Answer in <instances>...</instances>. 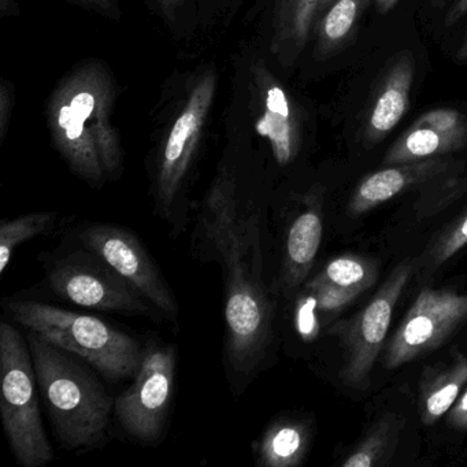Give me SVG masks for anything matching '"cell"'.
I'll use <instances>...</instances> for the list:
<instances>
[{"mask_svg":"<svg viewBox=\"0 0 467 467\" xmlns=\"http://www.w3.org/2000/svg\"><path fill=\"white\" fill-rule=\"evenodd\" d=\"M466 322L467 292L423 288L385 347V368L393 370L431 354Z\"/></svg>","mask_w":467,"mask_h":467,"instance_id":"obj_8","label":"cell"},{"mask_svg":"<svg viewBox=\"0 0 467 467\" xmlns=\"http://www.w3.org/2000/svg\"><path fill=\"white\" fill-rule=\"evenodd\" d=\"M26 340L37 384L61 444L67 450L102 444L116 400L73 354L32 330H28Z\"/></svg>","mask_w":467,"mask_h":467,"instance_id":"obj_3","label":"cell"},{"mask_svg":"<svg viewBox=\"0 0 467 467\" xmlns=\"http://www.w3.org/2000/svg\"><path fill=\"white\" fill-rule=\"evenodd\" d=\"M6 307L16 322L78 355L108 381L135 377L140 368V344L98 317L29 300H10Z\"/></svg>","mask_w":467,"mask_h":467,"instance_id":"obj_4","label":"cell"},{"mask_svg":"<svg viewBox=\"0 0 467 467\" xmlns=\"http://www.w3.org/2000/svg\"><path fill=\"white\" fill-rule=\"evenodd\" d=\"M456 162L431 158L420 162L387 166L366 176L358 184L348 202V214L359 217L376 207L392 201L401 193L420 188L455 168Z\"/></svg>","mask_w":467,"mask_h":467,"instance_id":"obj_13","label":"cell"},{"mask_svg":"<svg viewBox=\"0 0 467 467\" xmlns=\"http://www.w3.org/2000/svg\"><path fill=\"white\" fill-rule=\"evenodd\" d=\"M176 349L151 344L144 349L135 381L114 401V414L133 439L154 442L162 436L176 387Z\"/></svg>","mask_w":467,"mask_h":467,"instance_id":"obj_9","label":"cell"},{"mask_svg":"<svg viewBox=\"0 0 467 467\" xmlns=\"http://www.w3.org/2000/svg\"><path fill=\"white\" fill-rule=\"evenodd\" d=\"M114 87L100 65H86L61 84L48 108L54 144L72 171L95 187L113 179L122 166V149L113 125Z\"/></svg>","mask_w":467,"mask_h":467,"instance_id":"obj_2","label":"cell"},{"mask_svg":"<svg viewBox=\"0 0 467 467\" xmlns=\"http://www.w3.org/2000/svg\"><path fill=\"white\" fill-rule=\"evenodd\" d=\"M15 92H13L12 87L7 81H4L2 84V89H0V135L2 139L5 138L7 132V125H9L10 111L13 109V103H15Z\"/></svg>","mask_w":467,"mask_h":467,"instance_id":"obj_29","label":"cell"},{"mask_svg":"<svg viewBox=\"0 0 467 467\" xmlns=\"http://www.w3.org/2000/svg\"><path fill=\"white\" fill-rule=\"evenodd\" d=\"M56 213H31L0 225V273L6 272L18 245L53 228Z\"/></svg>","mask_w":467,"mask_h":467,"instance_id":"obj_23","label":"cell"},{"mask_svg":"<svg viewBox=\"0 0 467 467\" xmlns=\"http://www.w3.org/2000/svg\"><path fill=\"white\" fill-rule=\"evenodd\" d=\"M157 2L160 4L163 15L171 21L176 20L180 7L184 5V0H157Z\"/></svg>","mask_w":467,"mask_h":467,"instance_id":"obj_32","label":"cell"},{"mask_svg":"<svg viewBox=\"0 0 467 467\" xmlns=\"http://www.w3.org/2000/svg\"><path fill=\"white\" fill-rule=\"evenodd\" d=\"M201 226L225 275L229 366L240 376H250L272 341L273 305L264 283L258 217L243 206L232 177L221 176L213 185Z\"/></svg>","mask_w":467,"mask_h":467,"instance_id":"obj_1","label":"cell"},{"mask_svg":"<svg viewBox=\"0 0 467 467\" xmlns=\"http://www.w3.org/2000/svg\"><path fill=\"white\" fill-rule=\"evenodd\" d=\"M414 57L409 51L399 54L390 65L374 98L365 122L363 139L366 146L384 140L388 133L406 116L410 108V94L414 83Z\"/></svg>","mask_w":467,"mask_h":467,"instance_id":"obj_15","label":"cell"},{"mask_svg":"<svg viewBox=\"0 0 467 467\" xmlns=\"http://www.w3.org/2000/svg\"><path fill=\"white\" fill-rule=\"evenodd\" d=\"M327 0H275L270 50L289 67L299 58L307 45L317 16Z\"/></svg>","mask_w":467,"mask_h":467,"instance_id":"obj_16","label":"cell"},{"mask_svg":"<svg viewBox=\"0 0 467 467\" xmlns=\"http://www.w3.org/2000/svg\"><path fill=\"white\" fill-rule=\"evenodd\" d=\"M374 2H376L377 10L381 15H385V13L390 12L396 6L399 0H374Z\"/></svg>","mask_w":467,"mask_h":467,"instance_id":"obj_33","label":"cell"},{"mask_svg":"<svg viewBox=\"0 0 467 467\" xmlns=\"http://www.w3.org/2000/svg\"><path fill=\"white\" fill-rule=\"evenodd\" d=\"M441 2H444V0H431V4L433 5H440Z\"/></svg>","mask_w":467,"mask_h":467,"instance_id":"obj_36","label":"cell"},{"mask_svg":"<svg viewBox=\"0 0 467 467\" xmlns=\"http://www.w3.org/2000/svg\"><path fill=\"white\" fill-rule=\"evenodd\" d=\"M306 289L313 294L319 317L337 316L363 294L357 289L341 288L327 283H307Z\"/></svg>","mask_w":467,"mask_h":467,"instance_id":"obj_26","label":"cell"},{"mask_svg":"<svg viewBox=\"0 0 467 467\" xmlns=\"http://www.w3.org/2000/svg\"><path fill=\"white\" fill-rule=\"evenodd\" d=\"M467 245V212L461 217L450 223L447 228L442 229L436 239L429 244L420 259V272L425 275L439 270L442 265L447 264L452 256H455L462 248ZM417 266V267H418Z\"/></svg>","mask_w":467,"mask_h":467,"instance_id":"obj_25","label":"cell"},{"mask_svg":"<svg viewBox=\"0 0 467 467\" xmlns=\"http://www.w3.org/2000/svg\"><path fill=\"white\" fill-rule=\"evenodd\" d=\"M333 2H335V0H327V2H325V5H324V10L327 9V7H329L330 5L333 4ZM324 10H322V12H324Z\"/></svg>","mask_w":467,"mask_h":467,"instance_id":"obj_35","label":"cell"},{"mask_svg":"<svg viewBox=\"0 0 467 467\" xmlns=\"http://www.w3.org/2000/svg\"><path fill=\"white\" fill-rule=\"evenodd\" d=\"M467 15V0H456L455 4L448 10L447 17H445V26H455Z\"/></svg>","mask_w":467,"mask_h":467,"instance_id":"obj_31","label":"cell"},{"mask_svg":"<svg viewBox=\"0 0 467 467\" xmlns=\"http://www.w3.org/2000/svg\"><path fill=\"white\" fill-rule=\"evenodd\" d=\"M0 412L5 433L18 463L43 467L54 459L40 417L36 371L28 340L9 322L0 324Z\"/></svg>","mask_w":467,"mask_h":467,"instance_id":"obj_5","label":"cell"},{"mask_svg":"<svg viewBox=\"0 0 467 467\" xmlns=\"http://www.w3.org/2000/svg\"><path fill=\"white\" fill-rule=\"evenodd\" d=\"M447 422L451 428L467 431V385L448 411Z\"/></svg>","mask_w":467,"mask_h":467,"instance_id":"obj_28","label":"cell"},{"mask_svg":"<svg viewBox=\"0 0 467 467\" xmlns=\"http://www.w3.org/2000/svg\"><path fill=\"white\" fill-rule=\"evenodd\" d=\"M456 59H458L459 62H467V36L464 37L458 53H456Z\"/></svg>","mask_w":467,"mask_h":467,"instance_id":"obj_34","label":"cell"},{"mask_svg":"<svg viewBox=\"0 0 467 467\" xmlns=\"http://www.w3.org/2000/svg\"><path fill=\"white\" fill-rule=\"evenodd\" d=\"M324 236L322 190L314 187L305 196V207L286 232L280 284L285 294L299 288L310 275Z\"/></svg>","mask_w":467,"mask_h":467,"instance_id":"obj_14","label":"cell"},{"mask_svg":"<svg viewBox=\"0 0 467 467\" xmlns=\"http://www.w3.org/2000/svg\"><path fill=\"white\" fill-rule=\"evenodd\" d=\"M466 385L467 357L459 352L447 365L428 371L420 390V417L423 425H434L448 414Z\"/></svg>","mask_w":467,"mask_h":467,"instance_id":"obj_18","label":"cell"},{"mask_svg":"<svg viewBox=\"0 0 467 467\" xmlns=\"http://www.w3.org/2000/svg\"><path fill=\"white\" fill-rule=\"evenodd\" d=\"M48 280L57 295L81 307L152 319L162 317L116 270L86 248L56 264Z\"/></svg>","mask_w":467,"mask_h":467,"instance_id":"obj_7","label":"cell"},{"mask_svg":"<svg viewBox=\"0 0 467 467\" xmlns=\"http://www.w3.org/2000/svg\"><path fill=\"white\" fill-rule=\"evenodd\" d=\"M467 146V119L455 109H433L418 117L388 150L382 165L441 158Z\"/></svg>","mask_w":467,"mask_h":467,"instance_id":"obj_12","label":"cell"},{"mask_svg":"<svg viewBox=\"0 0 467 467\" xmlns=\"http://www.w3.org/2000/svg\"><path fill=\"white\" fill-rule=\"evenodd\" d=\"M379 278V265L374 259L360 255H340L327 262V266L308 283H327L341 288L366 292Z\"/></svg>","mask_w":467,"mask_h":467,"instance_id":"obj_22","label":"cell"},{"mask_svg":"<svg viewBox=\"0 0 467 467\" xmlns=\"http://www.w3.org/2000/svg\"><path fill=\"white\" fill-rule=\"evenodd\" d=\"M311 442L310 426L302 420H281L265 431L258 448L259 462L266 467L302 464Z\"/></svg>","mask_w":467,"mask_h":467,"instance_id":"obj_19","label":"cell"},{"mask_svg":"<svg viewBox=\"0 0 467 467\" xmlns=\"http://www.w3.org/2000/svg\"><path fill=\"white\" fill-rule=\"evenodd\" d=\"M404 428V418L387 412L368 429V433L340 462L343 467L388 466L395 455Z\"/></svg>","mask_w":467,"mask_h":467,"instance_id":"obj_20","label":"cell"},{"mask_svg":"<svg viewBox=\"0 0 467 467\" xmlns=\"http://www.w3.org/2000/svg\"><path fill=\"white\" fill-rule=\"evenodd\" d=\"M256 130L269 140L278 165H289L296 158L300 149L299 122L283 87L277 83L267 84L265 111Z\"/></svg>","mask_w":467,"mask_h":467,"instance_id":"obj_17","label":"cell"},{"mask_svg":"<svg viewBox=\"0 0 467 467\" xmlns=\"http://www.w3.org/2000/svg\"><path fill=\"white\" fill-rule=\"evenodd\" d=\"M415 269V261L404 259L362 310L330 329L340 338L344 348L340 379L347 387L363 388L370 379L377 358L385 348L396 305Z\"/></svg>","mask_w":467,"mask_h":467,"instance_id":"obj_6","label":"cell"},{"mask_svg":"<svg viewBox=\"0 0 467 467\" xmlns=\"http://www.w3.org/2000/svg\"><path fill=\"white\" fill-rule=\"evenodd\" d=\"M467 195V171L441 176L423 185L414 203L417 217H434Z\"/></svg>","mask_w":467,"mask_h":467,"instance_id":"obj_24","label":"cell"},{"mask_svg":"<svg viewBox=\"0 0 467 467\" xmlns=\"http://www.w3.org/2000/svg\"><path fill=\"white\" fill-rule=\"evenodd\" d=\"M83 248L116 270L165 318L176 319L179 305L139 237L110 223H89L78 234Z\"/></svg>","mask_w":467,"mask_h":467,"instance_id":"obj_10","label":"cell"},{"mask_svg":"<svg viewBox=\"0 0 467 467\" xmlns=\"http://www.w3.org/2000/svg\"><path fill=\"white\" fill-rule=\"evenodd\" d=\"M319 314L317 311L313 294L306 289V294L297 300L296 327L305 340L311 341L319 332Z\"/></svg>","mask_w":467,"mask_h":467,"instance_id":"obj_27","label":"cell"},{"mask_svg":"<svg viewBox=\"0 0 467 467\" xmlns=\"http://www.w3.org/2000/svg\"><path fill=\"white\" fill-rule=\"evenodd\" d=\"M215 87L214 72H207L193 87L166 139L155 182V198L163 217H171L177 204L214 99Z\"/></svg>","mask_w":467,"mask_h":467,"instance_id":"obj_11","label":"cell"},{"mask_svg":"<svg viewBox=\"0 0 467 467\" xmlns=\"http://www.w3.org/2000/svg\"><path fill=\"white\" fill-rule=\"evenodd\" d=\"M371 0H335L317 26V54L322 58L343 48L357 31Z\"/></svg>","mask_w":467,"mask_h":467,"instance_id":"obj_21","label":"cell"},{"mask_svg":"<svg viewBox=\"0 0 467 467\" xmlns=\"http://www.w3.org/2000/svg\"><path fill=\"white\" fill-rule=\"evenodd\" d=\"M69 2L98 13V15L106 16V17H119V6H117L116 0H69Z\"/></svg>","mask_w":467,"mask_h":467,"instance_id":"obj_30","label":"cell"}]
</instances>
